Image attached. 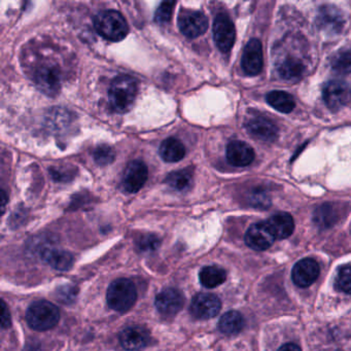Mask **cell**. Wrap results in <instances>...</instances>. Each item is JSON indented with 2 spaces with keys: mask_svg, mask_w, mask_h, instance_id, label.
Segmentation results:
<instances>
[{
  "mask_svg": "<svg viewBox=\"0 0 351 351\" xmlns=\"http://www.w3.org/2000/svg\"><path fill=\"white\" fill-rule=\"evenodd\" d=\"M138 84L130 75H119L110 84L108 91L110 104L114 112L124 114L128 112L136 99Z\"/></svg>",
  "mask_w": 351,
  "mask_h": 351,
  "instance_id": "1",
  "label": "cell"
},
{
  "mask_svg": "<svg viewBox=\"0 0 351 351\" xmlns=\"http://www.w3.org/2000/svg\"><path fill=\"white\" fill-rule=\"evenodd\" d=\"M96 32L106 40L118 43L124 40L129 32V26L122 14L117 11H104L94 18Z\"/></svg>",
  "mask_w": 351,
  "mask_h": 351,
  "instance_id": "2",
  "label": "cell"
},
{
  "mask_svg": "<svg viewBox=\"0 0 351 351\" xmlns=\"http://www.w3.org/2000/svg\"><path fill=\"white\" fill-rule=\"evenodd\" d=\"M137 299V291L134 283L126 278L114 281L108 287L106 301L114 311H128L134 306Z\"/></svg>",
  "mask_w": 351,
  "mask_h": 351,
  "instance_id": "3",
  "label": "cell"
},
{
  "mask_svg": "<svg viewBox=\"0 0 351 351\" xmlns=\"http://www.w3.org/2000/svg\"><path fill=\"white\" fill-rule=\"evenodd\" d=\"M26 319L30 328L38 332L51 330L58 324L60 311L48 301H38L28 308Z\"/></svg>",
  "mask_w": 351,
  "mask_h": 351,
  "instance_id": "4",
  "label": "cell"
},
{
  "mask_svg": "<svg viewBox=\"0 0 351 351\" xmlns=\"http://www.w3.org/2000/svg\"><path fill=\"white\" fill-rule=\"evenodd\" d=\"M213 38L217 48L228 53L233 48L236 38L235 26L226 14H219L213 22Z\"/></svg>",
  "mask_w": 351,
  "mask_h": 351,
  "instance_id": "5",
  "label": "cell"
},
{
  "mask_svg": "<svg viewBox=\"0 0 351 351\" xmlns=\"http://www.w3.org/2000/svg\"><path fill=\"white\" fill-rule=\"evenodd\" d=\"M221 308V300L213 293H201L193 298L190 312L198 319H210L219 314Z\"/></svg>",
  "mask_w": 351,
  "mask_h": 351,
  "instance_id": "6",
  "label": "cell"
},
{
  "mask_svg": "<svg viewBox=\"0 0 351 351\" xmlns=\"http://www.w3.org/2000/svg\"><path fill=\"white\" fill-rule=\"evenodd\" d=\"M322 96L326 106L336 112L350 101L351 89L345 82L330 81L324 88Z\"/></svg>",
  "mask_w": 351,
  "mask_h": 351,
  "instance_id": "7",
  "label": "cell"
},
{
  "mask_svg": "<svg viewBox=\"0 0 351 351\" xmlns=\"http://www.w3.org/2000/svg\"><path fill=\"white\" fill-rule=\"evenodd\" d=\"M180 32L189 38H197L206 32L208 21L201 12L188 11L180 13L178 18Z\"/></svg>",
  "mask_w": 351,
  "mask_h": 351,
  "instance_id": "8",
  "label": "cell"
},
{
  "mask_svg": "<svg viewBox=\"0 0 351 351\" xmlns=\"http://www.w3.org/2000/svg\"><path fill=\"white\" fill-rule=\"evenodd\" d=\"M184 304V295L176 289H164L156 297V308L165 317H173L182 309Z\"/></svg>",
  "mask_w": 351,
  "mask_h": 351,
  "instance_id": "9",
  "label": "cell"
},
{
  "mask_svg": "<svg viewBox=\"0 0 351 351\" xmlns=\"http://www.w3.org/2000/svg\"><path fill=\"white\" fill-rule=\"evenodd\" d=\"M275 240L276 238L269 228L267 221L254 223L250 226L245 234L246 245L258 252L268 250L274 243Z\"/></svg>",
  "mask_w": 351,
  "mask_h": 351,
  "instance_id": "10",
  "label": "cell"
},
{
  "mask_svg": "<svg viewBox=\"0 0 351 351\" xmlns=\"http://www.w3.org/2000/svg\"><path fill=\"white\" fill-rule=\"evenodd\" d=\"M149 176L147 165L143 161L135 160L130 162L125 169L123 176V188L131 194L138 192L145 186Z\"/></svg>",
  "mask_w": 351,
  "mask_h": 351,
  "instance_id": "11",
  "label": "cell"
},
{
  "mask_svg": "<svg viewBox=\"0 0 351 351\" xmlns=\"http://www.w3.org/2000/svg\"><path fill=\"white\" fill-rule=\"evenodd\" d=\"M320 269L313 258L299 261L291 271V279L299 287H308L319 276Z\"/></svg>",
  "mask_w": 351,
  "mask_h": 351,
  "instance_id": "12",
  "label": "cell"
},
{
  "mask_svg": "<svg viewBox=\"0 0 351 351\" xmlns=\"http://www.w3.org/2000/svg\"><path fill=\"white\" fill-rule=\"evenodd\" d=\"M263 48L260 40L254 38L246 45L242 55V69L248 75H256L263 69Z\"/></svg>",
  "mask_w": 351,
  "mask_h": 351,
  "instance_id": "13",
  "label": "cell"
},
{
  "mask_svg": "<svg viewBox=\"0 0 351 351\" xmlns=\"http://www.w3.org/2000/svg\"><path fill=\"white\" fill-rule=\"evenodd\" d=\"M245 128L248 132L260 141L272 143L278 136L276 125L264 117H254L246 122Z\"/></svg>",
  "mask_w": 351,
  "mask_h": 351,
  "instance_id": "14",
  "label": "cell"
},
{
  "mask_svg": "<svg viewBox=\"0 0 351 351\" xmlns=\"http://www.w3.org/2000/svg\"><path fill=\"white\" fill-rule=\"evenodd\" d=\"M34 82L38 89L48 96H56L60 90V75L55 67L44 66L36 71Z\"/></svg>",
  "mask_w": 351,
  "mask_h": 351,
  "instance_id": "15",
  "label": "cell"
},
{
  "mask_svg": "<svg viewBox=\"0 0 351 351\" xmlns=\"http://www.w3.org/2000/svg\"><path fill=\"white\" fill-rule=\"evenodd\" d=\"M228 162L236 167H245L252 163L254 152L250 145L243 141H232L226 151Z\"/></svg>",
  "mask_w": 351,
  "mask_h": 351,
  "instance_id": "16",
  "label": "cell"
},
{
  "mask_svg": "<svg viewBox=\"0 0 351 351\" xmlns=\"http://www.w3.org/2000/svg\"><path fill=\"white\" fill-rule=\"evenodd\" d=\"M120 342L126 350H141L149 345V334L141 326H129L121 332Z\"/></svg>",
  "mask_w": 351,
  "mask_h": 351,
  "instance_id": "17",
  "label": "cell"
},
{
  "mask_svg": "<svg viewBox=\"0 0 351 351\" xmlns=\"http://www.w3.org/2000/svg\"><path fill=\"white\" fill-rule=\"evenodd\" d=\"M43 261L52 268L59 271H67L73 267V256L71 252L59 248L46 247L40 252Z\"/></svg>",
  "mask_w": 351,
  "mask_h": 351,
  "instance_id": "18",
  "label": "cell"
},
{
  "mask_svg": "<svg viewBox=\"0 0 351 351\" xmlns=\"http://www.w3.org/2000/svg\"><path fill=\"white\" fill-rule=\"evenodd\" d=\"M267 223L274 234L275 238L278 240L287 239L295 230L293 217L287 213H279L272 215L267 221Z\"/></svg>",
  "mask_w": 351,
  "mask_h": 351,
  "instance_id": "19",
  "label": "cell"
},
{
  "mask_svg": "<svg viewBox=\"0 0 351 351\" xmlns=\"http://www.w3.org/2000/svg\"><path fill=\"white\" fill-rule=\"evenodd\" d=\"M317 22L322 30L332 34H338L343 27L342 15L336 8H322L318 14Z\"/></svg>",
  "mask_w": 351,
  "mask_h": 351,
  "instance_id": "20",
  "label": "cell"
},
{
  "mask_svg": "<svg viewBox=\"0 0 351 351\" xmlns=\"http://www.w3.org/2000/svg\"><path fill=\"white\" fill-rule=\"evenodd\" d=\"M159 153L164 161L168 162V163H176V162L184 159L186 156V147L182 141L170 137L161 143Z\"/></svg>",
  "mask_w": 351,
  "mask_h": 351,
  "instance_id": "21",
  "label": "cell"
},
{
  "mask_svg": "<svg viewBox=\"0 0 351 351\" xmlns=\"http://www.w3.org/2000/svg\"><path fill=\"white\" fill-rule=\"evenodd\" d=\"M305 66L297 58H287L279 64L278 73L285 81L297 82L303 77Z\"/></svg>",
  "mask_w": 351,
  "mask_h": 351,
  "instance_id": "22",
  "label": "cell"
},
{
  "mask_svg": "<svg viewBox=\"0 0 351 351\" xmlns=\"http://www.w3.org/2000/svg\"><path fill=\"white\" fill-rule=\"evenodd\" d=\"M199 279L203 287L206 289H215L225 282L227 274L221 267L207 266L200 271Z\"/></svg>",
  "mask_w": 351,
  "mask_h": 351,
  "instance_id": "23",
  "label": "cell"
},
{
  "mask_svg": "<svg viewBox=\"0 0 351 351\" xmlns=\"http://www.w3.org/2000/svg\"><path fill=\"white\" fill-rule=\"evenodd\" d=\"M243 326V316L237 311L227 312L221 316L219 322V330L228 336L241 332Z\"/></svg>",
  "mask_w": 351,
  "mask_h": 351,
  "instance_id": "24",
  "label": "cell"
},
{
  "mask_svg": "<svg viewBox=\"0 0 351 351\" xmlns=\"http://www.w3.org/2000/svg\"><path fill=\"white\" fill-rule=\"evenodd\" d=\"M267 102L278 112L289 114L295 106V99L285 91H272L267 95Z\"/></svg>",
  "mask_w": 351,
  "mask_h": 351,
  "instance_id": "25",
  "label": "cell"
},
{
  "mask_svg": "<svg viewBox=\"0 0 351 351\" xmlns=\"http://www.w3.org/2000/svg\"><path fill=\"white\" fill-rule=\"evenodd\" d=\"M165 182L173 190L184 192L192 186L193 174L189 169L178 170L168 174Z\"/></svg>",
  "mask_w": 351,
  "mask_h": 351,
  "instance_id": "26",
  "label": "cell"
},
{
  "mask_svg": "<svg viewBox=\"0 0 351 351\" xmlns=\"http://www.w3.org/2000/svg\"><path fill=\"white\" fill-rule=\"evenodd\" d=\"M313 219L318 227L330 228L338 219V213L332 204H324L316 208Z\"/></svg>",
  "mask_w": 351,
  "mask_h": 351,
  "instance_id": "27",
  "label": "cell"
},
{
  "mask_svg": "<svg viewBox=\"0 0 351 351\" xmlns=\"http://www.w3.org/2000/svg\"><path fill=\"white\" fill-rule=\"evenodd\" d=\"M334 71L340 73H351V50L339 51L330 60Z\"/></svg>",
  "mask_w": 351,
  "mask_h": 351,
  "instance_id": "28",
  "label": "cell"
},
{
  "mask_svg": "<svg viewBox=\"0 0 351 351\" xmlns=\"http://www.w3.org/2000/svg\"><path fill=\"white\" fill-rule=\"evenodd\" d=\"M94 160L100 166L112 164L116 159V153L110 145H101L96 147L93 154Z\"/></svg>",
  "mask_w": 351,
  "mask_h": 351,
  "instance_id": "29",
  "label": "cell"
},
{
  "mask_svg": "<svg viewBox=\"0 0 351 351\" xmlns=\"http://www.w3.org/2000/svg\"><path fill=\"white\" fill-rule=\"evenodd\" d=\"M336 287L339 291L351 295V265L342 267L336 277Z\"/></svg>",
  "mask_w": 351,
  "mask_h": 351,
  "instance_id": "30",
  "label": "cell"
},
{
  "mask_svg": "<svg viewBox=\"0 0 351 351\" xmlns=\"http://www.w3.org/2000/svg\"><path fill=\"white\" fill-rule=\"evenodd\" d=\"M136 245L141 252H154V250L159 247L160 240L157 236L149 234V235H143L139 237V239L137 240Z\"/></svg>",
  "mask_w": 351,
  "mask_h": 351,
  "instance_id": "31",
  "label": "cell"
},
{
  "mask_svg": "<svg viewBox=\"0 0 351 351\" xmlns=\"http://www.w3.org/2000/svg\"><path fill=\"white\" fill-rule=\"evenodd\" d=\"M176 3L173 1H166L162 3L158 8L155 14V20L158 23H167L171 19L172 13H173V8Z\"/></svg>",
  "mask_w": 351,
  "mask_h": 351,
  "instance_id": "32",
  "label": "cell"
},
{
  "mask_svg": "<svg viewBox=\"0 0 351 351\" xmlns=\"http://www.w3.org/2000/svg\"><path fill=\"white\" fill-rule=\"evenodd\" d=\"M250 201L254 207H267L269 205V197L262 191L252 193Z\"/></svg>",
  "mask_w": 351,
  "mask_h": 351,
  "instance_id": "33",
  "label": "cell"
},
{
  "mask_svg": "<svg viewBox=\"0 0 351 351\" xmlns=\"http://www.w3.org/2000/svg\"><path fill=\"white\" fill-rule=\"evenodd\" d=\"M11 324L12 317L9 308L5 301H1V326L3 328H8L11 326Z\"/></svg>",
  "mask_w": 351,
  "mask_h": 351,
  "instance_id": "34",
  "label": "cell"
},
{
  "mask_svg": "<svg viewBox=\"0 0 351 351\" xmlns=\"http://www.w3.org/2000/svg\"><path fill=\"white\" fill-rule=\"evenodd\" d=\"M278 351H301V348L298 345L293 344V343H287V344L281 346Z\"/></svg>",
  "mask_w": 351,
  "mask_h": 351,
  "instance_id": "35",
  "label": "cell"
},
{
  "mask_svg": "<svg viewBox=\"0 0 351 351\" xmlns=\"http://www.w3.org/2000/svg\"><path fill=\"white\" fill-rule=\"evenodd\" d=\"M5 203H7V194L5 191H1V206H3V213H5Z\"/></svg>",
  "mask_w": 351,
  "mask_h": 351,
  "instance_id": "36",
  "label": "cell"
}]
</instances>
